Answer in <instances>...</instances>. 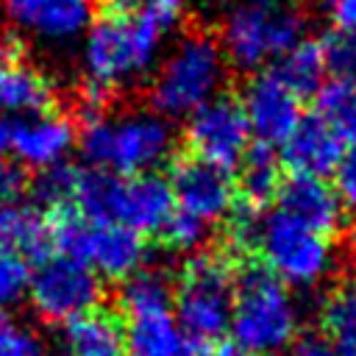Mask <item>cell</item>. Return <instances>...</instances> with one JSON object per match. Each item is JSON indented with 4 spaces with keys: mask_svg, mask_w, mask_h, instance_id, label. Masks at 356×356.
Returning <instances> with one entry per match:
<instances>
[{
    "mask_svg": "<svg viewBox=\"0 0 356 356\" xmlns=\"http://www.w3.org/2000/svg\"><path fill=\"white\" fill-rule=\"evenodd\" d=\"M345 147L348 145L317 114H303V120L281 145V164H286L289 172L325 178L334 175Z\"/></svg>",
    "mask_w": 356,
    "mask_h": 356,
    "instance_id": "obj_18",
    "label": "cell"
},
{
    "mask_svg": "<svg viewBox=\"0 0 356 356\" xmlns=\"http://www.w3.org/2000/svg\"><path fill=\"white\" fill-rule=\"evenodd\" d=\"M161 36L147 22L97 14L83 44V97L92 111H106L114 92L153 67Z\"/></svg>",
    "mask_w": 356,
    "mask_h": 356,
    "instance_id": "obj_2",
    "label": "cell"
},
{
    "mask_svg": "<svg viewBox=\"0 0 356 356\" xmlns=\"http://www.w3.org/2000/svg\"><path fill=\"white\" fill-rule=\"evenodd\" d=\"M31 264L0 248V312L19 303L28 295Z\"/></svg>",
    "mask_w": 356,
    "mask_h": 356,
    "instance_id": "obj_28",
    "label": "cell"
},
{
    "mask_svg": "<svg viewBox=\"0 0 356 356\" xmlns=\"http://www.w3.org/2000/svg\"><path fill=\"white\" fill-rule=\"evenodd\" d=\"M239 103L248 117L250 136L267 147H281L295 125L303 120V100L289 92L270 70L248 78Z\"/></svg>",
    "mask_w": 356,
    "mask_h": 356,
    "instance_id": "obj_13",
    "label": "cell"
},
{
    "mask_svg": "<svg viewBox=\"0 0 356 356\" xmlns=\"http://www.w3.org/2000/svg\"><path fill=\"white\" fill-rule=\"evenodd\" d=\"M170 189L175 200V211H184L203 225H214L225 220L236 203V189L231 172L206 164L189 153L175 156L170 164Z\"/></svg>",
    "mask_w": 356,
    "mask_h": 356,
    "instance_id": "obj_12",
    "label": "cell"
},
{
    "mask_svg": "<svg viewBox=\"0 0 356 356\" xmlns=\"http://www.w3.org/2000/svg\"><path fill=\"white\" fill-rule=\"evenodd\" d=\"M303 39V17L281 0H248L236 6L220 36V47L228 64L239 70H256L281 58Z\"/></svg>",
    "mask_w": 356,
    "mask_h": 356,
    "instance_id": "obj_8",
    "label": "cell"
},
{
    "mask_svg": "<svg viewBox=\"0 0 356 356\" xmlns=\"http://www.w3.org/2000/svg\"><path fill=\"white\" fill-rule=\"evenodd\" d=\"M172 128L156 111L106 114L89 111L78 125V147L86 167L128 178L156 172L172 153Z\"/></svg>",
    "mask_w": 356,
    "mask_h": 356,
    "instance_id": "obj_1",
    "label": "cell"
},
{
    "mask_svg": "<svg viewBox=\"0 0 356 356\" xmlns=\"http://www.w3.org/2000/svg\"><path fill=\"white\" fill-rule=\"evenodd\" d=\"M220 39L206 31L186 33L159 67L150 83V106L159 117H186L220 95L225 81Z\"/></svg>",
    "mask_w": 356,
    "mask_h": 356,
    "instance_id": "obj_5",
    "label": "cell"
},
{
    "mask_svg": "<svg viewBox=\"0 0 356 356\" xmlns=\"http://www.w3.org/2000/svg\"><path fill=\"white\" fill-rule=\"evenodd\" d=\"M320 47L331 78H356V33L328 31L320 39Z\"/></svg>",
    "mask_w": 356,
    "mask_h": 356,
    "instance_id": "obj_26",
    "label": "cell"
},
{
    "mask_svg": "<svg viewBox=\"0 0 356 356\" xmlns=\"http://www.w3.org/2000/svg\"><path fill=\"white\" fill-rule=\"evenodd\" d=\"M206 236H209V225H203L200 220H195L184 211H172L170 220L164 222V228L159 231L161 245H167L170 250H195L203 245Z\"/></svg>",
    "mask_w": 356,
    "mask_h": 356,
    "instance_id": "obj_29",
    "label": "cell"
},
{
    "mask_svg": "<svg viewBox=\"0 0 356 356\" xmlns=\"http://www.w3.org/2000/svg\"><path fill=\"white\" fill-rule=\"evenodd\" d=\"M323 8L334 22V31L356 33V0H323Z\"/></svg>",
    "mask_w": 356,
    "mask_h": 356,
    "instance_id": "obj_31",
    "label": "cell"
},
{
    "mask_svg": "<svg viewBox=\"0 0 356 356\" xmlns=\"http://www.w3.org/2000/svg\"><path fill=\"white\" fill-rule=\"evenodd\" d=\"M47 217L53 228V253L72 256L108 281H128L145 270L147 242L136 231L120 222L86 220L75 211Z\"/></svg>",
    "mask_w": 356,
    "mask_h": 356,
    "instance_id": "obj_6",
    "label": "cell"
},
{
    "mask_svg": "<svg viewBox=\"0 0 356 356\" xmlns=\"http://www.w3.org/2000/svg\"><path fill=\"white\" fill-rule=\"evenodd\" d=\"M61 350L64 356H128L125 325L117 312L97 306L61 323Z\"/></svg>",
    "mask_w": 356,
    "mask_h": 356,
    "instance_id": "obj_20",
    "label": "cell"
},
{
    "mask_svg": "<svg viewBox=\"0 0 356 356\" xmlns=\"http://www.w3.org/2000/svg\"><path fill=\"white\" fill-rule=\"evenodd\" d=\"M53 106L56 89L28 58L25 44L17 36L0 33V108L19 117H33L53 111Z\"/></svg>",
    "mask_w": 356,
    "mask_h": 356,
    "instance_id": "obj_14",
    "label": "cell"
},
{
    "mask_svg": "<svg viewBox=\"0 0 356 356\" xmlns=\"http://www.w3.org/2000/svg\"><path fill=\"white\" fill-rule=\"evenodd\" d=\"M236 264L217 250L184 259L172 284V312L186 339L217 345L231 325Z\"/></svg>",
    "mask_w": 356,
    "mask_h": 356,
    "instance_id": "obj_4",
    "label": "cell"
},
{
    "mask_svg": "<svg viewBox=\"0 0 356 356\" xmlns=\"http://www.w3.org/2000/svg\"><path fill=\"white\" fill-rule=\"evenodd\" d=\"M320 331L331 345L356 337V275L339 278L323 298Z\"/></svg>",
    "mask_w": 356,
    "mask_h": 356,
    "instance_id": "obj_24",
    "label": "cell"
},
{
    "mask_svg": "<svg viewBox=\"0 0 356 356\" xmlns=\"http://www.w3.org/2000/svg\"><path fill=\"white\" fill-rule=\"evenodd\" d=\"M8 145H11V122H8V120H0V170L8 164V161H6V156L11 153Z\"/></svg>",
    "mask_w": 356,
    "mask_h": 356,
    "instance_id": "obj_33",
    "label": "cell"
},
{
    "mask_svg": "<svg viewBox=\"0 0 356 356\" xmlns=\"http://www.w3.org/2000/svg\"><path fill=\"white\" fill-rule=\"evenodd\" d=\"M289 92H295L300 100L314 97L320 92V86L328 81V70H325V58H323V47L320 39H300L295 47H289L281 58L273 61V67H267Z\"/></svg>",
    "mask_w": 356,
    "mask_h": 356,
    "instance_id": "obj_22",
    "label": "cell"
},
{
    "mask_svg": "<svg viewBox=\"0 0 356 356\" xmlns=\"http://www.w3.org/2000/svg\"><path fill=\"white\" fill-rule=\"evenodd\" d=\"M231 342L250 356H275L298 339V306L270 270L259 261L236 264Z\"/></svg>",
    "mask_w": 356,
    "mask_h": 356,
    "instance_id": "obj_3",
    "label": "cell"
},
{
    "mask_svg": "<svg viewBox=\"0 0 356 356\" xmlns=\"http://www.w3.org/2000/svg\"><path fill=\"white\" fill-rule=\"evenodd\" d=\"M0 248L28 264H39L53 253L50 217L36 203L25 200L0 206Z\"/></svg>",
    "mask_w": 356,
    "mask_h": 356,
    "instance_id": "obj_19",
    "label": "cell"
},
{
    "mask_svg": "<svg viewBox=\"0 0 356 356\" xmlns=\"http://www.w3.org/2000/svg\"><path fill=\"white\" fill-rule=\"evenodd\" d=\"M117 314L125 325L128 356H178L186 345L172 312V286L156 270L122 281Z\"/></svg>",
    "mask_w": 356,
    "mask_h": 356,
    "instance_id": "obj_7",
    "label": "cell"
},
{
    "mask_svg": "<svg viewBox=\"0 0 356 356\" xmlns=\"http://www.w3.org/2000/svg\"><path fill=\"white\" fill-rule=\"evenodd\" d=\"M334 189L345 209L356 211V142H350L334 170Z\"/></svg>",
    "mask_w": 356,
    "mask_h": 356,
    "instance_id": "obj_30",
    "label": "cell"
},
{
    "mask_svg": "<svg viewBox=\"0 0 356 356\" xmlns=\"http://www.w3.org/2000/svg\"><path fill=\"white\" fill-rule=\"evenodd\" d=\"M178 356H214V345H206V342H195V339H186L184 350Z\"/></svg>",
    "mask_w": 356,
    "mask_h": 356,
    "instance_id": "obj_34",
    "label": "cell"
},
{
    "mask_svg": "<svg viewBox=\"0 0 356 356\" xmlns=\"http://www.w3.org/2000/svg\"><path fill=\"white\" fill-rule=\"evenodd\" d=\"M184 142L189 156L214 164L225 172L236 170L253 145L239 97L220 92L217 97L195 108L184 125Z\"/></svg>",
    "mask_w": 356,
    "mask_h": 356,
    "instance_id": "obj_11",
    "label": "cell"
},
{
    "mask_svg": "<svg viewBox=\"0 0 356 356\" xmlns=\"http://www.w3.org/2000/svg\"><path fill=\"white\" fill-rule=\"evenodd\" d=\"M0 356H47V348L28 325L0 312Z\"/></svg>",
    "mask_w": 356,
    "mask_h": 356,
    "instance_id": "obj_27",
    "label": "cell"
},
{
    "mask_svg": "<svg viewBox=\"0 0 356 356\" xmlns=\"http://www.w3.org/2000/svg\"><path fill=\"white\" fill-rule=\"evenodd\" d=\"M289 356H337V353L323 334H298V339L289 345Z\"/></svg>",
    "mask_w": 356,
    "mask_h": 356,
    "instance_id": "obj_32",
    "label": "cell"
},
{
    "mask_svg": "<svg viewBox=\"0 0 356 356\" xmlns=\"http://www.w3.org/2000/svg\"><path fill=\"white\" fill-rule=\"evenodd\" d=\"M97 0H0L3 19L33 39L64 42L89 28Z\"/></svg>",
    "mask_w": 356,
    "mask_h": 356,
    "instance_id": "obj_15",
    "label": "cell"
},
{
    "mask_svg": "<svg viewBox=\"0 0 356 356\" xmlns=\"http://www.w3.org/2000/svg\"><path fill=\"white\" fill-rule=\"evenodd\" d=\"M75 142H78V125L58 111H47V114L14 120L8 147L19 164L42 172L56 164H64Z\"/></svg>",
    "mask_w": 356,
    "mask_h": 356,
    "instance_id": "obj_16",
    "label": "cell"
},
{
    "mask_svg": "<svg viewBox=\"0 0 356 356\" xmlns=\"http://www.w3.org/2000/svg\"><path fill=\"white\" fill-rule=\"evenodd\" d=\"M97 11L108 17L139 19L170 33L184 14V0H97Z\"/></svg>",
    "mask_w": 356,
    "mask_h": 356,
    "instance_id": "obj_25",
    "label": "cell"
},
{
    "mask_svg": "<svg viewBox=\"0 0 356 356\" xmlns=\"http://www.w3.org/2000/svg\"><path fill=\"white\" fill-rule=\"evenodd\" d=\"M28 298L39 317L50 323H67L97 309L103 286L100 275L83 261L64 253H50L31 270Z\"/></svg>",
    "mask_w": 356,
    "mask_h": 356,
    "instance_id": "obj_10",
    "label": "cell"
},
{
    "mask_svg": "<svg viewBox=\"0 0 356 356\" xmlns=\"http://www.w3.org/2000/svg\"><path fill=\"white\" fill-rule=\"evenodd\" d=\"M214 356H250V353L242 350V348L234 345V342H217V345H214Z\"/></svg>",
    "mask_w": 356,
    "mask_h": 356,
    "instance_id": "obj_35",
    "label": "cell"
},
{
    "mask_svg": "<svg viewBox=\"0 0 356 356\" xmlns=\"http://www.w3.org/2000/svg\"><path fill=\"white\" fill-rule=\"evenodd\" d=\"M345 145L356 142V78H328L314 95V111Z\"/></svg>",
    "mask_w": 356,
    "mask_h": 356,
    "instance_id": "obj_23",
    "label": "cell"
},
{
    "mask_svg": "<svg viewBox=\"0 0 356 356\" xmlns=\"http://www.w3.org/2000/svg\"><path fill=\"white\" fill-rule=\"evenodd\" d=\"M281 159L273 156V147L253 142L245 159L236 167L234 189H236V206L264 214L270 203H275L278 186H281Z\"/></svg>",
    "mask_w": 356,
    "mask_h": 356,
    "instance_id": "obj_21",
    "label": "cell"
},
{
    "mask_svg": "<svg viewBox=\"0 0 356 356\" xmlns=\"http://www.w3.org/2000/svg\"><path fill=\"white\" fill-rule=\"evenodd\" d=\"M253 259L281 284L309 286L331 270L334 253L328 236L273 209L264 211L259 220Z\"/></svg>",
    "mask_w": 356,
    "mask_h": 356,
    "instance_id": "obj_9",
    "label": "cell"
},
{
    "mask_svg": "<svg viewBox=\"0 0 356 356\" xmlns=\"http://www.w3.org/2000/svg\"><path fill=\"white\" fill-rule=\"evenodd\" d=\"M275 209L328 239L345 222V206L334 184H328L325 178H314V175L286 172L275 195Z\"/></svg>",
    "mask_w": 356,
    "mask_h": 356,
    "instance_id": "obj_17",
    "label": "cell"
}]
</instances>
